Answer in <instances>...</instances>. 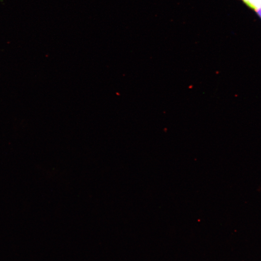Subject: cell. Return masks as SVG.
<instances>
[{"label":"cell","mask_w":261,"mask_h":261,"mask_svg":"<svg viewBox=\"0 0 261 261\" xmlns=\"http://www.w3.org/2000/svg\"><path fill=\"white\" fill-rule=\"evenodd\" d=\"M249 8L257 10L261 7V0H242Z\"/></svg>","instance_id":"1"},{"label":"cell","mask_w":261,"mask_h":261,"mask_svg":"<svg viewBox=\"0 0 261 261\" xmlns=\"http://www.w3.org/2000/svg\"><path fill=\"white\" fill-rule=\"evenodd\" d=\"M260 17L261 18V7L255 10Z\"/></svg>","instance_id":"2"}]
</instances>
